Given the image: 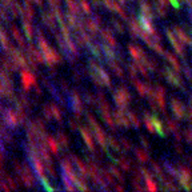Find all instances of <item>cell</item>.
Segmentation results:
<instances>
[{
  "mask_svg": "<svg viewBox=\"0 0 192 192\" xmlns=\"http://www.w3.org/2000/svg\"><path fill=\"white\" fill-rule=\"evenodd\" d=\"M164 58H166V60L168 61V63H171V65L175 68V71H182V67H180V64H179V61L176 60V58L171 54V52H166L164 54Z\"/></svg>",
  "mask_w": 192,
  "mask_h": 192,
  "instance_id": "cell-7",
  "label": "cell"
},
{
  "mask_svg": "<svg viewBox=\"0 0 192 192\" xmlns=\"http://www.w3.org/2000/svg\"><path fill=\"white\" fill-rule=\"evenodd\" d=\"M93 20H95L98 24H100V23H101V18H100L99 15H95V16H93Z\"/></svg>",
  "mask_w": 192,
  "mask_h": 192,
  "instance_id": "cell-50",
  "label": "cell"
},
{
  "mask_svg": "<svg viewBox=\"0 0 192 192\" xmlns=\"http://www.w3.org/2000/svg\"><path fill=\"white\" fill-rule=\"evenodd\" d=\"M171 3L175 8H179V3H178V0H171Z\"/></svg>",
  "mask_w": 192,
  "mask_h": 192,
  "instance_id": "cell-52",
  "label": "cell"
},
{
  "mask_svg": "<svg viewBox=\"0 0 192 192\" xmlns=\"http://www.w3.org/2000/svg\"><path fill=\"white\" fill-rule=\"evenodd\" d=\"M101 176H103L105 180H107V183H110V184H114V179H112L111 176V173L107 171V169H101Z\"/></svg>",
  "mask_w": 192,
  "mask_h": 192,
  "instance_id": "cell-32",
  "label": "cell"
},
{
  "mask_svg": "<svg viewBox=\"0 0 192 192\" xmlns=\"http://www.w3.org/2000/svg\"><path fill=\"white\" fill-rule=\"evenodd\" d=\"M111 23H112V25H114V28H115V30L117 31V32H119V33H124V27L119 23V21H117V20H112L111 21Z\"/></svg>",
  "mask_w": 192,
  "mask_h": 192,
  "instance_id": "cell-34",
  "label": "cell"
},
{
  "mask_svg": "<svg viewBox=\"0 0 192 192\" xmlns=\"http://www.w3.org/2000/svg\"><path fill=\"white\" fill-rule=\"evenodd\" d=\"M43 112H44V116H46L47 120H51V117H52V111H51V107H43Z\"/></svg>",
  "mask_w": 192,
  "mask_h": 192,
  "instance_id": "cell-38",
  "label": "cell"
},
{
  "mask_svg": "<svg viewBox=\"0 0 192 192\" xmlns=\"http://www.w3.org/2000/svg\"><path fill=\"white\" fill-rule=\"evenodd\" d=\"M145 184H147V189H150V191H156L157 189V185L155 184L154 180H152V178L145 179Z\"/></svg>",
  "mask_w": 192,
  "mask_h": 192,
  "instance_id": "cell-31",
  "label": "cell"
},
{
  "mask_svg": "<svg viewBox=\"0 0 192 192\" xmlns=\"http://www.w3.org/2000/svg\"><path fill=\"white\" fill-rule=\"evenodd\" d=\"M140 9L143 11V14L147 15L148 18H154V14H152V7H151V4L150 3H147L144 2V0H142V3H140Z\"/></svg>",
  "mask_w": 192,
  "mask_h": 192,
  "instance_id": "cell-16",
  "label": "cell"
},
{
  "mask_svg": "<svg viewBox=\"0 0 192 192\" xmlns=\"http://www.w3.org/2000/svg\"><path fill=\"white\" fill-rule=\"evenodd\" d=\"M108 144L112 147V148H114V151H120L121 150L120 144L116 142V139L114 136H108Z\"/></svg>",
  "mask_w": 192,
  "mask_h": 192,
  "instance_id": "cell-27",
  "label": "cell"
},
{
  "mask_svg": "<svg viewBox=\"0 0 192 192\" xmlns=\"http://www.w3.org/2000/svg\"><path fill=\"white\" fill-rule=\"evenodd\" d=\"M67 8L73 15H76V16L80 15V8H79V5L76 4L75 0H67Z\"/></svg>",
  "mask_w": 192,
  "mask_h": 192,
  "instance_id": "cell-13",
  "label": "cell"
},
{
  "mask_svg": "<svg viewBox=\"0 0 192 192\" xmlns=\"http://www.w3.org/2000/svg\"><path fill=\"white\" fill-rule=\"evenodd\" d=\"M65 43H67V47H68V51H70V52H71L72 55L77 56L79 52H77V47L75 46V43H73L71 39H65Z\"/></svg>",
  "mask_w": 192,
  "mask_h": 192,
  "instance_id": "cell-24",
  "label": "cell"
},
{
  "mask_svg": "<svg viewBox=\"0 0 192 192\" xmlns=\"http://www.w3.org/2000/svg\"><path fill=\"white\" fill-rule=\"evenodd\" d=\"M23 30L25 32L27 39H30L31 40L32 36H33V25L31 24V21H30L28 18H23Z\"/></svg>",
  "mask_w": 192,
  "mask_h": 192,
  "instance_id": "cell-6",
  "label": "cell"
},
{
  "mask_svg": "<svg viewBox=\"0 0 192 192\" xmlns=\"http://www.w3.org/2000/svg\"><path fill=\"white\" fill-rule=\"evenodd\" d=\"M173 148H175V151H176L178 154H183V148H182V147H180L179 144H175Z\"/></svg>",
  "mask_w": 192,
  "mask_h": 192,
  "instance_id": "cell-48",
  "label": "cell"
},
{
  "mask_svg": "<svg viewBox=\"0 0 192 192\" xmlns=\"http://www.w3.org/2000/svg\"><path fill=\"white\" fill-rule=\"evenodd\" d=\"M58 142L64 147V148H68V138L65 136V135L63 132H58Z\"/></svg>",
  "mask_w": 192,
  "mask_h": 192,
  "instance_id": "cell-25",
  "label": "cell"
},
{
  "mask_svg": "<svg viewBox=\"0 0 192 192\" xmlns=\"http://www.w3.org/2000/svg\"><path fill=\"white\" fill-rule=\"evenodd\" d=\"M4 180H7V183L9 184V188L16 189V184H15V182H14V179H11V176H5Z\"/></svg>",
  "mask_w": 192,
  "mask_h": 192,
  "instance_id": "cell-41",
  "label": "cell"
},
{
  "mask_svg": "<svg viewBox=\"0 0 192 192\" xmlns=\"http://www.w3.org/2000/svg\"><path fill=\"white\" fill-rule=\"evenodd\" d=\"M95 71H98V73L100 75V77H101V80H103V83H104V86L105 87H108V88H112V84H111V80H110V77H108V73H107L101 67H98Z\"/></svg>",
  "mask_w": 192,
  "mask_h": 192,
  "instance_id": "cell-10",
  "label": "cell"
},
{
  "mask_svg": "<svg viewBox=\"0 0 192 192\" xmlns=\"http://www.w3.org/2000/svg\"><path fill=\"white\" fill-rule=\"evenodd\" d=\"M187 160H188V163H189V164L192 166V156H188V157H187Z\"/></svg>",
  "mask_w": 192,
  "mask_h": 192,
  "instance_id": "cell-56",
  "label": "cell"
},
{
  "mask_svg": "<svg viewBox=\"0 0 192 192\" xmlns=\"http://www.w3.org/2000/svg\"><path fill=\"white\" fill-rule=\"evenodd\" d=\"M35 92H36L37 96H40V95H42V89L37 87V84H35Z\"/></svg>",
  "mask_w": 192,
  "mask_h": 192,
  "instance_id": "cell-51",
  "label": "cell"
},
{
  "mask_svg": "<svg viewBox=\"0 0 192 192\" xmlns=\"http://www.w3.org/2000/svg\"><path fill=\"white\" fill-rule=\"evenodd\" d=\"M183 71H184L185 77L189 79V80H192V71L189 70V67H188V65H184V67H183Z\"/></svg>",
  "mask_w": 192,
  "mask_h": 192,
  "instance_id": "cell-39",
  "label": "cell"
},
{
  "mask_svg": "<svg viewBox=\"0 0 192 192\" xmlns=\"http://www.w3.org/2000/svg\"><path fill=\"white\" fill-rule=\"evenodd\" d=\"M121 168H123V171H126V172H129L131 171V168H132V164H131V160L129 159H126V157H120L119 159V163H117Z\"/></svg>",
  "mask_w": 192,
  "mask_h": 192,
  "instance_id": "cell-18",
  "label": "cell"
},
{
  "mask_svg": "<svg viewBox=\"0 0 192 192\" xmlns=\"http://www.w3.org/2000/svg\"><path fill=\"white\" fill-rule=\"evenodd\" d=\"M152 121H154V126H155V129H156V132L161 135V136H166V133H164V126H163V123L159 120V117H157L156 115L152 116Z\"/></svg>",
  "mask_w": 192,
  "mask_h": 192,
  "instance_id": "cell-11",
  "label": "cell"
},
{
  "mask_svg": "<svg viewBox=\"0 0 192 192\" xmlns=\"http://www.w3.org/2000/svg\"><path fill=\"white\" fill-rule=\"evenodd\" d=\"M108 65L112 68V71L115 72V75H116V76H119L120 79L124 77V72H123V70H121L120 67L115 63V61H112V59H108Z\"/></svg>",
  "mask_w": 192,
  "mask_h": 192,
  "instance_id": "cell-17",
  "label": "cell"
},
{
  "mask_svg": "<svg viewBox=\"0 0 192 192\" xmlns=\"http://www.w3.org/2000/svg\"><path fill=\"white\" fill-rule=\"evenodd\" d=\"M140 140H142V144L144 145L145 151H148V152H150V144H148V142H147V140H145V138H142Z\"/></svg>",
  "mask_w": 192,
  "mask_h": 192,
  "instance_id": "cell-46",
  "label": "cell"
},
{
  "mask_svg": "<svg viewBox=\"0 0 192 192\" xmlns=\"http://www.w3.org/2000/svg\"><path fill=\"white\" fill-rule=\"evenodd\" d=\"M101 49H103V54L107 56V60H108V59H112V60L117 59V56L115 55V52L108 46H107V44H103V46H101Z\"/></svg>",
  "mask_w": 192,
  "mask_h": 192,
  "instance_id": "cell-21",
  "label": "cell"
},
{
  "mask_svg": "<svg viewBox=\"0 0 192 192\" xmlns=\"http://www.w3.org/2000/svg\"><path fill=\"white\" fill-rule=\"evenodd\" d=\"M171 108H172L173 115L176 116L178 119H183V117L187 116V112H185L183 104L180 103L178 99H175V98L171 99Z\"/></svg>",
  "mask_w": 192,
  "mask_h": 192,
  "instance_id": "cell-3",
  "label": "cell"
},
{
  "mask_svg": "<svg viewBox=\"0 0 192 192\" xmlns=\"http://www.w3.org/2000/svg\"><path fill=\"white\" fill-rule=\"evenodd\" d=\"M59 24H60V31H61V35H63L64 40H65V39H70V30H68V27L65 25L64 21H63V23H59Z\"/></svg>",
  "mask_w": 192,
  "mask_h": 192,
  "instance_id": "cell-28",
  "label": "cell"
},
{
  "mask_svg": "<svg viewBox=\"0 0 192 192\" xmlns=\"http://www.w3.org/2000/svg\"><path fill=\"white\" fill-rule=\"evenodd\" d=\"M184 136H185V140L189 143V144H192V128H187V129H184Z\"/></svg>",
  "mask_w": 192,
  "mask_h": 192,
  "instance_id": "cell-35",
  "label": "cell"
},
{
  "mask_svg": "<svg viewBox=\"0 0 192 192\" xmlns=\"http://www.w3.org/2000/svg\"><path fill=\"white\" fill-rule=\"evenodd\" d=\"M33 2H35L37 5H40V7H42V5H43V2H42V0H33Z\"/></svg>",
  "mask_w": 192,
  "mask_h": 192,
  "instance_id": "cell-55",
  "label": "cell"
},
{
  "mask_svg": "<svg viewBox=\"0 0 192 192\" xmlns=\"http://www.w3.org/2000/svg\"><path fill=\"white\" fill-rule=\"evenodd\" d=\"M51 111H52V115H54L56 121H58V123L63 121V119H61V112L59 111L58 105H56V104H51Z\"/></svg>",
  "mask_w": 192,
  "mask_h": 192,
  "instance_id": "cell-23",
  "label": "cell"
},
{
  "mask_svg": "<svg viewBox=\"0 0 192 192\" xmlns=\"http://www.w3.org/2000/svg\"><path fill=\"white\" fill-rule=\"evenodd\" d=\"M65 2H67V0H65Z\"/></svg>",
  "mask_w": 192,
  "mask_h": 192,
  "instance_id": "cell-58",
  "label": "cell"
},
{
  "mask_svg": "<svg viewBox=\"0 0 192 192\" xmlns=\"http://www.w3.org/2000/svg\"><path fill=\"white\" fill-rule=\"evenodd\" d=\"M103 4L110 11H115V0H103Z\"/></svg>",
  "mask_w": 192,
  "mask_h": 192,
  "instance_id": "cell-36",
  "label": "cell"
},
{
  "mask_svg": "<svg viewBox=\"0 0 192 192\" xmlns=\"http://www.w3.org/2000/svg\"><path fill=\"white\" fill-rule=\"evenodd\" d=\"M117 2H119L120 4H124V0H117Z\"/></svg>",
  "mask_w": 192,
  "mask_h": 192,
  "instance_id": "cell-57",
  "label": "cell"
},
{
  "mask_svg": "<svg viewBox=\"0 0 192 192\" xmlns=\"http://www.w3.org/2000/svg\"><path fill=\"white\" fill-rule=\"evenodd\" d=\"M155 11H156V14H157V15L161 16V18H164V16L167 15L166 7H164V5H161V4H159V3H157V4L155 5Z\"/></svg>",
  "mask_w": 192,
  "mask_h": 192,
  "instance_id": "cell-29",
  "label": "cell"
},
{
  "mask_svg": "<svg viewBox=\"0 0 192 192\" xmlns=\"http://www.w3.org/2000/svg\"><path fill=\"white\" fill-rule=\"evenodd\" d=\"M60 88H61V91H64V92H68V84H67L64 80H60Z\"/></svg>",
  "mask_w": 192,
  "mask_h": 192,
  "instance_id": "cell-43",
  "label": "cell"
},
{
  "mask_svg": "<svg viewBox=\"0 0 192 192\" xmlns=\"http://www.w3.org/2000/svg\"><path fill=\"white\" fill-rule=\"evenodd\" d=\"M121 145H123V148H124V151H128V150H131L132 148V144L128 142V140L126 139V138H121Z\"/></svg>",
  "mask_w": 192,
  "mask_h": 192,
  "instance_id": "cell-37",
  "label": "cell"
},
{
  "mask_svg": "<svg viewBox=\"0 0 192 192\" xmlns=\"http://www.w3.org/2000/svg\"><path fill=\"white\" fill-rule=\"evenodd\" d=\"M166 128H167L168 132H173L175 133L178 131V124L173 119H171V117H167L166 119Z\"/></svg>",
  "mask_w": 192,
  "mask_h": 192,
  "instance_id": "cell-19",
  "label": "cell"
},
{
  "mask_svg": "<svg viewBox=\"0 0 192 192\" xmlns=\"http://www.w3.org/2000/svg\"><path fill=\"white\" fill-rule=\"evenodd\" d=\"M128 116H129V120H131V123L133 124V127H135V128H139L142 123H140V120L138 119V116L135 115L133 112H131V111H128Z\"/></svg>",
  "mask_w": 192,
  "mask_h": 192,
  "instance_id": "cell-26",
  "label": "cell"
},
{
  "mask_svg": "<svg viewBox=\"0 0 192 192\" xmlns=\"http://www.w3.org/2000/svg\"><path fill=\"white\" fill-rule=\"evenodd\" d=\"M72 77H73V79H75V80H76V82H80V79H82V76H80V73H79L77 71H73V72H72Z\"/></svg>",
  "mask_w": 192,
  "mask_h": 192,
  "instance_id": "cell-45",
  "label": "cell"
},
{
  "mask_svg": "<svg viewBox=\"0 0 192 192\" xmlns=\"http://www.w3.org/2000/svg\"><path fill=\"white\" fill-rule=\"evenodd\" d=\"M132 84L135 86V88L138 89V92L140 93V96H145V93H147V88H145L144 84H142L139 80H136V79H132Z\"/></svg>",
  "mask_w": 192,
  "mask_h": 192,
  "instance_id": "cell-20",
  "label": "cell"
},
{
  "mask_svg": "<svg viewBox=\"0 0 192 192\" xmlns=\"http://www.w3.org/2000/svg\"><path fill=\"white\" fill-rule=\"evenodd\" d=\"M11 30H12V35H14V37H15V40L18 42V44L20 46V48H25V47H27V46H25V42H24L23 36H20V31H19L15 25L11 27Z\"/></svg>",
  "mask_w": 192,
  "mask_h": 192,
  "instance_id": "cell-8",
  "label": "cell"
},
{
  "mask_svg": "<svg viewBox=\"0 0 192 192\" xmlns=\"http://www.w3.org/2000/svg\"><path fill=\"white\" fill-rule=\"evenodd\" d=\"M68 124H70V127H71L72 131H76V129H77V124H76V123H73V120H72V119H70V120H68Z\"/></svg>",
  "mask_w": 192,
  "mask_h": 192,
  "instance_id": "cell-47",
  "label": "cell"
},
{
  "mask_svg": "<svg viewBox=\"0 0 192 192\" xmlns=\"http://www.w3.org/2000/svg\"><path fill=\"white\" fill-rule=\"evenodd\" d=\"M101 117H103V120L110 126V128L112 129V131H115V129H116L115 123H114L115 119L112 120V117H111V115H110V112H108V111H101Z\"/></svg>",
  "mask_w": 192,
  "mask_h": 192,
  "instance_id": "cell-14",
  "label": "cell"
},
{
  "mask_svg": "<svg viewBox=\"0 0 192 192\" xmlns=\"http://www.w3.org/2000/svg\"><path fill=\"white\" fill-rule=\"evenodd\" d=\"M187 117H188V120L192 123V107L188 110V112H187Z\"/></svg>",
  "mask_w": 192,
  "mask_h": 192,
  "instance_id": "cell-49",
  "label": "cell"
},
{
  "mask_svg": "<svg viewBox=\"0 0 192 192\" xmlns=\"http://www.w3.org/2000/svg\"><path fill=\"white\" fill-rule=\"evenodd\" d=\"M183 135L184 133H180V132H175V135H173V136H175V140H176V142H182V140H183Z\"/></svg>",
  "mask_w": 192,
  "mask_h": 192,
  "instance_id": "cell-44",
  "label": "cell"
},
{
  "mask_svg": "<svg viewBox=\"0 0 192 192\" xmlns=\"http://www.w3.org/2000/svg\"><path fill=\"white\" fill-rule=\"evenodd\" d=\"M46 142H47V144H48L49 151L52 152L54 155H58V152H59V145H58V142H56V139H54L52 136H47Z\"/></svg>",
  "mask_w": 192,
  "mask_h": 192,
  "instance_id": "cell-9",
  "label": "cell"
},
{
  "mask_svg": "<svg viewBox=\"0 0 192 192\" xmlns=\"http://www.w3.org/2000/svg\"><path fill=\"white\" fill-rule=\"evenodd\" d=\"M173 31H175V33H176V36H178V39L180 42H182L183 44H187V46H191L192 47V39H189L185 33L183 32V30L182 28H179V27H173Z\"/></svg>",
  "mask_w": 192,
  "mask_h": 192,
  "instance_id": "cell-4",
  "label": "cell"
},
{
  "mask_svg": "<svg viewBox=\"0 0 192 192\" xmlns=\"http://www.w3.org/2000/svg\"><path fill=\"white\" fill-rule=\"evenodd\" d=\"M179 176H184V178L192 179V171H191L189 168L184 167L182 164H179Z\"/></svg>",
  "mask_w": 192,
  "mask_h": 192,
  "instance_id": "cell-22",
  "label": "cell"
},
{
  "mask_svg": "<svg viewBox=\"0 0 192 192\" xmlns=\"http://www.w3.org/2000/svg\"><path fill=\"white\" fill-rule=\"evenodd\" d=\"M167 37L169 39V42H171V44H175L178 42V39L175 37V35H173V32H171L169 30H167Z\"/></svg>",
  "mask_w": 192,
  "mask_h": 192,
  "instance_id": "cell-40",
  "label": "cell"
},
{
  "mask_svg": "<svg viewBox=\"0 0 192 192\" xmlns=\"http://www.w3.org/2000/svg\"><path fill=\"white\" fill-rule=\"evenodd\" d=\"M142 60H143V63L145 64V67H147V68H148L150 71H156V68H157V63H156V61L152 59V58H148V56L145 55Z\"/></svg>",
  "mask_w": 192,
  "mask_h": 192,
  "instance_id": "cell-15",
  "label": "cell"
},
{
  "mask_svg": "<svg viewBox=\"0 0 192 192\" xmlns=\"http://www.w3.org/2000/svg\"><path fill=\"white\" fill-rule=\"evenodd\" d=\"M133 152H135V156H136V159H138L140 163H147V161H148V154H150L148 151L143 152L140 148H135Z\"/></svg>",
  "mask_w": 192,
  "mask_h": 192,
  "instance_id": "cell-12",
  "label": "cell"
},
{
  "mask_svg": "<svg viewBox=\"0 0 192 192\" xmlns=\"http://www.w3.org/2000/svg\"><path fill=\"white\" fill-rule=\"evenodd\" d=\"M20 75H21V86H23V89L24 91H28V89L31 88V86L33 84L35 86L36 84V79L33 75H31L30 72H28L25 68H23L20 71Z\"/></svg>",
  "mask_w": 192,
  "mask_h": 192,
  "instance_id": "cell-2",
  "label": "cell"
},
{
  "mask_svg": "<svg viewBox=\"0 0 192 192\" xmlns=\"http://www.w3.org/2000/svg\"><path fill=\"white\" fill-rule=\"evenodd\" d=\"M110 171L112 172V175H114V176H115V178H117V179H119V180H120V182H121V183H124V178H123V175L120 173V171H119V169H117L116 167H114V166H111V167H110Z\"/></svg>",
  "mask_w": 192,
  "mask_h": 192,
  "instance_id": "cell-30",
  "label": "cell"
},
{
  "mask_svg": "<svg viewBox=\"0 0 192 192\" xmlns=\"http://www.w3.org/2000/svg\"><path fill=\"white\" fill-rule=\"evenodd\" d=\"M2 112H3V120L4 123L7 124L9 128L12 129H16L19 126V119H18V114H15V112L11 110V108H7L5 110L4 107H2Z\"/></svg>",
  "mask_w": 192,
  "mask_h": 192,
  "instance_id": "cell-1",
  "label": "cell"
},
{
  "mask_svg": "<svg viewBox=\"0 0 192 192\" xmlns=\"http://www.w3.org/2000/svg\"><path fill=\"white\" fill-rule=\"evenodd\" d=\"M80 7H82L83 12H86L87 15L91 14V8H89V5H88V3L86 2V0H80Z\"/></svg>",
  "mask_w": 192,
  "mask_h": 192,
  "instance_id": "cell-33",
  "label": "cell"
},
{
  "mask_svg": "<svg viewBox=\"0 0 192 192\" xmlns=\"http://www.w3.org/2000/svg\"><path fill=\"white\" fill-rule=\"evenodd\" d=\"M80 133H82L84 142H86V144H87V147H88V150H89V151H93V142H92L91 136H89L88 129H87L86 127H82V128H80Z\"/></svg>",
  "mask_w": 192,
  "mask_h": 192,
  "instance_id": "cell-5",
  "label": "cell"
},
{
  "mask_svg": "<svg viewBox=\"0 0 192 192\" xmlns=\"http://www.w3.org/2000/svg\"><path fill=\"white\" fill-rule=\"evenodd\" d=\"M114 188H115V191H123L124 189L121 185H114Z\"/></svg>",
  "mask_w": 192,
  "mask_h": 192,
  "instance_id": "cell-54",
  "label": "cell"
},
{
  "mask_svg": "<svg viewBox=\"0 0 192 192\" xmlns=\"http://www.w3.org/2000/svg\"><path fill=\"white\" fill-rule=\"evenodd\" d=\"M140 171H142V173H143V176H144V179H148V178H152V173L148 171L147 168H144V167H142L140 168Z\"/></svg>",
  "mask_w": 192,
  "mask_h": 192,
  "instance_id": "cell-42",
  "label": "cell"
},
{
  "mask_svg": "<svg viewBox=\"0 0 192 192\" xmlns=\"http://www.w3.org/2000/svg\"><path fill=\"white\" fill-rule=\"evenodd\" d=\"M91 2H92V4H93V5H100V4H101L100 0H91Z\"/></svg>",
  "mask_w": 192,
  "mask_h": 192,
  "instance_id": "cell-53",
  "label": "cell"
}]
</instances>
